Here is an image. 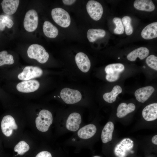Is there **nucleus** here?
<instances>
[{"label": "nucleus", "instance_id": "7ed1b4c3", "mask_svg": "<svg viewBox=\"0 0 157 157\" xmlns=\"http://www.w3.org/2000/svg\"><path fill=\"white\" fill-rule=\"evenodd\" d=\"M51 15L54 21L60 26L66 28L70 25V16L64 9L60 8H54L51 11Z\"/></svg>", "mask_w": 157, "mask_h": 157}, {"label": "nucleus", "instance_id": "c85d7f7f", "mask_svg": "<svg viewBox=\"0 0 157 157\" xmlns=\"http://www.w3.org/2000/svg\"><path fill=\"white\" fill-rule=\"evenodd\" d=\"M131 19L129 16H125L122 19V20L124 27L125 33L126 35H131L133 31V27L131 25Z\"/></svg>", "mask_w": 157, "mask_h": 157}, {"label": "nucleus", "instance_id": "4468645a", "mask_svg": "<svg viewBox=\"0 0 157 157\" xmlns=\"http://www.w3.org/2000/svg\"><path fill=\"white\" fill-rule=\"evenodd\" d=\"M142 116L147 121H152L157 118V103H154L146 106L143 110Z\"/></svg>", "mask_w": 157, "mask_h": 157}, {"label": "nucleus", "instance_id": "f8f14e48", "mask_svg": "<svg viewBox=\"0 0 157 157\" xmlns=\"http://www.w3.org/2000/svg\"><path fill=\"white\" fill-rule=\"evenodd\" d=\"M75 60L78 67L82 72L86 73L89 71L91 66L90 62L85 54L81 52L78 53Z\"/></svg>", "mask_w": 157, "mask_h": 157}, {"label": "nucleus", "instance_id": "20e7f679", "mask_svg": "<svg viewBox=\"0 0 157 157\" xmlns=\"http://www.w3.org/2000/svg\"><path fill=\"white\" fill-rule=\"evenodd\" d=\"M133 141L129 138H125L115 147L114 153L117 157H126L133 149Z\"/></svg>", "mask_w": 157, "mask_h": 157}, {"label": "nucleus", "instance_id": "f257e3e1", "mask_svg": "<svg viewBox=\"0 0 157 157\" xmlns=\"http://www.w3.org/2000/svg\"><path fill=\"white\" fill-rule=\"evenodd\" d=\"M27 53L29 58L35 59L41 63H44L48 60L49 54L42 46L37 44L30 45Z\"/></svg>", "mask_w": 157, "mask_h": 157}, {"label": "nucleus", "instance_id": "423d86ee", "mask_svg": "<svg viewBox=\"0 0 157 157\" xmlns=\"http://www.w3.org/2000/svg\"><path fill=\"white\" fill-rule=\"evenodd\" d=\"M38 17L37 12L33 9L28 10L26 14L24 21V26L28 32H32L37 28Z\"/></svg>", "mask_w": 157, "mask_h": 157}, {"label": "nucleus", "instance_id": "aec40b11", "mask_svg": "<svg viewBox=\"0 0 157 157\" xmlns=\"http://www.w3.org/2000/svg\"><path fill=\"white\" fill-rule=\"evenodd\" d=\"M133 5L138 10L148 12L152 11L155 8L153 1L150 0H136L134 2Z\"/></svg>", "mask_w": 157, "mask_h": 157}, {"label": "nucleus", "instance_id": "6e6552de", "mask_svg": "<svg viewBox=\"0 0 157 157\" xmlns=\"http://www.w3.org/2000/svg\"><path fill=\"white\" fill-rule=\"evenodd\" d=\"M86 7L88 13L93 20L98 21L101 18L103 9L99 3L94 0H90L87 3Z\"/></svg>", "mask_w": 157, "mask_h": 157}, {"label": "nucleus", "instance_id": "72a5a7b5", "mask_svg": "<svg viewBox=\"0 0 157 157\" xmlns=\"http://www.w3.org/2000/svg\"><path fill=\"white\" fill-rule=\"evenodd\" d=\"M76 0H63L62 1L66 5H70L73 4Z\"/></svg>", "mask_w": 157, "mask_h": 157}, {"label": "nucleus", "instance_id": "2f4dec72", "mask_svg": "<svg viewBox=\"0 0 157 157\" xmlns=\"http://www.w3.org/2000/svg\"><path fill=\"white\" fill-rule=\"evenodd\" d=\"M120 73L107 74L106 77L107 80L109 82H114L117 80L119 78Z\"/></svg>", "mask_w": 157, "mask_h": 157}, {"label": "nucleus", "instance_id": "473e14b6", "mask_svg": "<svg viewBox=\"0 0 157 157\" xmlns=\"http://www.w3.org/2000/svg\"><path fill=\"white\" fill-rule=\"evenodd\" d=\"M35 157H52L51 154L47 151H42L38 154Z\"/></svg>", "mask_w": 157, "mask_h": 157}, {"label": "nucleus", "instance_id": "e433bc0d", "mask_svg": "<svg viewBox=\"0 0 157 157\" xmlns=\"http://www.w3.org/2000/svg\"><path fill=\"white\" fill-rule=\"evenodd\" d=\"M118 59H120V57H118Z\"/></svg>", "mask_w": 157, "mask_h": 157}, {"label": "nucleus", "instance_id": "4be33fe9", "mask_svg": "<svg viewBox=\"0 0 157 157\" xmlns=\"http://www.w3.org/2000/svg\"><path fill=\"white\" fill-rule=\"evenodd\" d=\"M43 30L45 35L49 38H55L58 34V28L51 23L48 21H45L44 22Z\"/></svg>", "mask_w": 157, "mask_h": 157}, {"label": "nucleus", "instance_id": "2eb2a0df", "mask_svg": "<svg viewBox=\"0 0 157 157\" xmlns=\"http://www.w3.org/2000/svg\"><path fill=\"white\" fill-rule=\"evenodd\" d=\"M97 131L96 126L92 124H90L82 127L78 131L77 135L80 138L87 139L93 137Z\"/></svg>", "mask_w": 157, "mask_h": 157}, {"label": "nucleus", "instance_id": "a211bd4d", "mask_svg": "<svg viewBox=\"0 0 157 157\" xmlns=\"http://www.w3.org/2000/svg\"><path fill=\"white\" fill-rule=\"evenodd\" d=\"M149 51L146 47H141L133 51L127 56L128 60L135 61L138 57L140 60H142L146 57L149 54Z\"/></svg>", "mask_w": 157, "mask_h": 157}, {"label": "nucleus", "instance_id": "ddd939ff", "mask_svg": "<svg viewBox=\"0 0 157 157\" xmlns=\"http://www.w3.org/2000/svg\"><path fill=\"white\" fill-rule=\"evenodd\" d=\"M154 88L151 86L140 88L135 92V95L137 101L144 103L151 96L154 91Z\"/></svg>", "mask_w": 157, "mask_h": 157}, {"label": "nucleus", "instance_id": "c9c22d12", "mask_svg": "<svg viewBox=\"0 0 157 157\" xmlns=\"http://www.w3.org/2000/svg\"><path fill=\"white\" fill-rule=\"evenodd\" d=\"M93 157H101L100 156H94Z\"/></svg>", "mask_w": 157, "mask_h": 157}, {"label": "nucleus", "instance_id": "f03ea898", "mask_svg": "<svg viewBox=\"0 0 157 157\" xmlns=\"http://www.w3.org/2000/svg\"><path fill=\"white\" fill-rule=\"evenodd\" d=\"M53 116L49 111L43 109L41 110L35 119L36 127L39 131H47L53 122Z\"/></svg>", "mask_w": 157, "mask_h": 157}, {"label": "nucleus", "instance_id": "7c9ffc66", "mask_svg": "<svg viewBox=\"0 0 157 157\" xmlns=\"http://www.w3.org/2000/svg\"><path fill=\"white\" fill-rule=\"evenodd\" d=\"M146 63L151 68L157 70V57L154 55H151L146 59Z\"/></svg>", "mask_w": 157, "mask_h": 157}, {"label": "nucleus", "instance_id": "9d476101", "mask_svg": "<svg viewBox=\"0 0 157 157\" xmlns=\"http://www.w3.org/2000/svg\"><path fill=\"white\" fill-rule=\"evenodd\" d=\"M40 83L35 80L22 81L17 85L16 88L19 91L23 93H29L36 91L39 87Z\"/></svg>", "mask_w": 157, "mask_h": 157}, {"label": "nucleus", "instance_id": "cd10ccee", "mask_svg": "<svg viewBox=\"0 0 157 157\" xmlns=\"http://www.w3.org/2000/svg\"><path fill=\"white\" fill-rule=\"evenodd\" d=\"M14 23L12 19L6 16L0 15V31H3L6 26L10 28L13 26Z\"/></svg>", "mask_w": 157, "mask_h": 157}, {"label": "nucleus", "instance_id": "412c9836", "mask_svg": "<svg viewBox=\"0 0 157 157\" xmlns=\"http://www.w3.org/2000/svg\"><path fill=\"white\" fill-rule=\"evenodd\" d=\"M135 106L133 103L127 104L125 103H122L118 106L116 113L117 116L119 118L125 116L129 113L133 112L135 109Z\"/></svg>", "mask_w": 157, "mask_h": 157}, {"label": "nucleus", "instance_id": "b1692460", "mask_svg": "<svg viewBox=\"0 0 157 157\" xmlns=\"http://www.w3.org/2000/svg\"><path fill=\"white\" fill-rule=\"evenodd\" d=\"M106 33L103 29H90L88 31L87 37L89 42H93L99 38L104 37Z\"/></svg>", "mask_w": 157, "mask_h": 157}, {"label": "nucleus", "instance_id": "5701e85b", "mask_svg": "<svg viewBox=\"0 0 157 157\" xmlns=\"http://www.w3.org/2000/svg\"><path fill=\"white\" fill-rule=\"evenodd\" d=\"M121 87L119 85H116L113 88L111 91L105 93L103 95L104 100L109 103L114 102L116 100L117 96L122 92Z\"/></svg>", "mask_w": 157, "mask_h": 157}, {"label": "nucleus", "instance_id": "bb28decb", "mask_svg": "<svg viewBox=\"0 0 157 157\" xmlns=\"http://www.w3.org/2000/svg\"><path fill=\"white\" fill-rule=\"evenodd\" d=\"M29 149V145L24 141H22L15 146L14 150L17 153V154L22 155L28 151Z\"/></svg>", "mask_w": 157, "mask_h": 157}, {"label": "nucleus", "instance_id": "393cba45", "mask_svg": "<svg viewBox=\"0 0 157 157\" xmlns=\"http://www.w3.org/2000/svg\"><path fill=\"white\" fill-rule=\"evenodd\" d=\"M124 65L120 63L110 64L107 65L105 68V70L107 74L120 73L124 69Z\"/></svg>", "mask_w": 157, "mask_h": 157}, {"label": "nucleus", "instance_id": "a878e982", "mask_svg": "<svg viewBox=\"0 0 157 157\" xmlns=\"http://www.w3.org/2000/svg\"><path fill=\"white\" fill-rule=\"evenodd\" d=\"M14 62L13 56L8 54L6 51L0 52V66L5 64L11 65Z\"/></svg>", "mask_w": 157, "mask_h": 157}, {"label": "nucleus", "instance_id": "9b49d317", "mask_svg": "<svg viewBox=\"0 0 157 157\" xmlns=\"http://www.w3.org/2000/svg\"><path fill=\"white\" fill-rule=\"evenodd\" d=\"M81 122L80 115L77 113H73L68 117L66 123V127L69 131L74 132L78 129Z\"/></svg>", "mask_w": 157, "mask_h": 157}, {"label": "nucleus", "instance_id": "dca6fc26", "mask_svg": "<svg viewBox=\"0 0 157 157\" xmlns=\"http://www.w3.org/2000/svg\"><path fill=\"white\" fill-rule=\"evenodd\" d=\"M19 0H3L1 3L3 12L12 15L16 11L19 5Z\"/></svg>", "mask_w": 157, "mask_h": 157}, {"label": "nucleus", "instance_id": "f3484780", "mask_svg": "<svg viewBox=\"0 0 157 157\" xmlns=\"http://www.w3.org/2000/svg\"><path fill=\"white\" fill-rule=\"evenodd\" d=\"M141 35L142 37L146 40L152 39L157 37V22L150 24L142 30Z\"/></svg>", "mask_w": 157, "mask_h": 157}, {"label": "nucleus", "instance_id": "6ab92c4d", "mask_svg": "<svg viewBox=\"0 0 157 157\" xmlns=\"http://www.w3.org/2000/svg\"><path fill=\"white\" fill-rule=\"evenodd\" d=\"M114 129V125L111 122H108L105 125L101 135V140L103 143H106L112 140Z\"/></svg>", "mask_w": 157, "mask_h": 157}, {"label": "nucleus", "instance_id": "c756f323", "mask_svg": "<svg viewBox=\"0 0 157 157\" xmlns=\"http://www.w3.org/2000/svg\"><path fill=\"white\" fill-rule=\"evenodd\" d=\"M113 22L116 26L114 30V33L117 34H122L124 31V27L121 18L115 17L113 18Z\"/></svg>", "mask_w": 157, "mask_h": 157}, {"label": "nucleus", "instance_id": "39448f33", "mask_svg": "<svg viewBox=\"0 0 157 157\" xmlns=\"http://www.w3.org/2000/svg\"><path fill=\"white\" fill-rule=\"evenodd\" d=\"M60 96L63 101L67 104H73L80 101L82 95L79 91L68 88H65L60 92Z\"/></svg>", "mask_w": 157, "mask_h": 157}, {"label": "nucleus", "instance_id": "1a4fd4ad", "mask_svg": "<svg viewBox=\"0 0 157 157\" xmlns=\"http://www.w3.org/2000/svg\"><path fill=\"white\" fill-rule=\"evenodd\" d=\"M1 127L2 133L7 137L11 135L13 130L17 129L18 128L14 119L10 115H7L3 117Z\"/></svg>", "mask_w": 157, "mask_h": 157}, {"label": "nucleus", "instance_id": "f704fd0d", "mask_svg": "<svg viewBox=\"0 0 157 157\" xmlns=\"http://www.w3.org/2000/svg\"><path fill=\"white\" fill-rule=\"evenodd\" d=\"M151 141L154 144L157 145V135H156L152 137Z\"/></svg>", "mask_w": 157, "mask_h": 157}, {"label": "nucleus", "instance_id": "0eeeda50", "mask_svg": "<svg viewBox=\"0 0 157 157\" xmlns=\"http://www.w3.org/2000/svg\"><path fill=\"white\" fill-rule=\"evenodd\" d=\"M43 73L42 70L38 67L27 66L18 75V78L21 80L27 81L41 76Z\"/></svg>", "mask_w": 157, "mask_h": 157}]
</instances>
